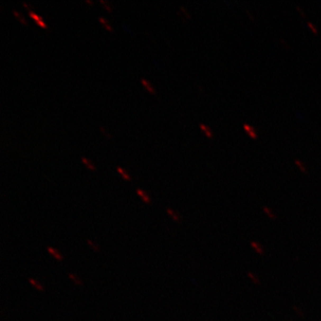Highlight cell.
I'll use <instances>...</instances> for the list:
<instances>
[{
	"label": "cell",
	"mask_w": 321,
	"mask_h": 321,
	"mask_svg": "<svg viewBox=\"0 0 321 321\" xmlns=\"http://www.w3.org/2000/svg\"><path fill=\"white\" fill-rule=\"evenodd\" d=\"M199 127H200V129H202V131H203V132H204L205 136H207V137H209V138H212V136H213V133L212 132V130H210V127L206 126L205 124H203V123H200V124H199Z\"/></svg>",
	"instance_id": "3957f363"
},
{
	"label": "cell",
	"mask_w": 321,
	"mask_h": 321,
	"mask_svg": "<svg viewBox=\"0 0 321 321\" xmlns=\"http://www.w3.org/2000/svg\"><path fill=\"white\" fill-rule=\"evenodd\" d=\"M307 24H308L309 27L310 28V30H312L313 32H314V33H318V28H317V26L314 24V23H312L311 21H307Z\"/></svg>",
	"instance_id": "5bb4252c"
},
{
	"label": "cell",
	"mask_w": 321,
	"mask_h": 321,
	"mask_svg": "<svg viewBox=\"0 0 321 321\" xmlns=\"http://www.w3.org/2000/svg\"><path fill=\"white\" fill-rule=\"evenodd\" d=\"M167 212H168V213H169V215H171V216L173 217V219H177V218L175 217V213H174L173 210H171V209H169V208H168V209H167Z\"/></svg>",
	"instance_id": "e0dca14e"
},
{
	"label": "cell",
	"mask_w": 321,
	"mask_h": 321,
	"mask_svg": "<svg viewBox=\"0 0 321 321\" xmlns=\"http://www.w3.org/2000/svg\"><path fill=\"white\" fill-rule=\"evenodd\" d=\"M98 20H99L100 22H101L102 24L104 26V28L106 29V30H110V31H112V27L109 25V23L107 22L106 20H104V18L101 17V16H99V17H98Z\"/></svg>",
	"instance_id": "30bf717a"
},
{
	"label": "cell",
	"mask_w": 321,
	"mask_h": 321,
	"mask_svg": "<svg viewBox=\"0 0 321 321\" xmlns=\"http://www.w3.org/2000/svg\"><path fill=\"white\" fill-rule=\"evenodd\" d=\"M13 13L14 14V16H15V17H17V19L19 21H21V23H22V24H26V21H25V19L22 17V16L21 15L20 13H18L17 11L16 10H14V9H13Z\"/></svg>",
	"instance_id": "4fadbf2b"
},
{
	"label": "cell",
	"mask_w": 321,
	"mask_h": 321,
	"mask_svg": "<svg viewBox=\"0 0 321 321\" xmlns=\"http://www.w3.org/2000/svg\"><path fill=\"white\" fill-rule=\"evenodd\" d=\"M88 244H89V245L91 246V247L93 248V250H94L95 251H100V250H99V248L97 247V245H95V244H94V242L93 241H91V240H89V239H88Z\"/></svg>",
	"instance_id": "9a60e30c"
},
{
	"label": "cell",
	"mask_w": 321,
	"mask_h": 321,
	"mask_svg": "<svg viewBox=\"0 0 321 321\" xmlns=\"http://www.w3.org/2000/svg\"><path fill=\"white\" fill-rule=\"evenodd\" d=\"M47 251H48V253H51V254L54 256V257L56 258L57 260H63V255H62L57 250H56V249H54L52 247H47Z\"/></svg>",
	"instance_id": "277c9868"
},
{
	"label": "cell",
	"mask_w": 321,
	"mask_h": 321,
	"mask_svg": "<svg viewBox=\"0 0 321 321\" xmlns=\"http://www.w3.org/2000/svg\"><path fill=\"white\" fill-rule=\"evenodd\" d=\"M141 82H142V84L144 85V87L145 88V89L149 91L150 93H153V94H154V88H152V86H151L150 84L148 83L146 80H145V79H144V78L141 79Z\"/></svg>",
	"instance_id": "52a82bcc"
},
{
	"label": "cell",
	"mask_w": 321,
	"mask_h": 321,
	"mask_svg": "<svg viewBox=\"0 0 321 321\" xmlns=\"http://www.w3.org/2000/svg\"><path fill=\"white\" fill-rule=\"evenodd\" d=\"M29 281H30V284H31L37 290H39V291H44V287H43V286L40 284L39 281H38V280H35L33 278H30V279H29Z\"/></svg>",
	"instance_id": "8992f818"
},
{
	"label": "cell",
	"mask_w": 321,
	"mask_h": 321,
	"mask_svg": "<svg viewBox=\"0 0 321 321\" xmlns=\"http://www.w3.org/2000/svg\"><path fill=\"white\" fill-rule=\"evenodd\" d=\"M69 277H70V278L72 280V281L75 283L76 285H78V286H81V285H82V282L80 281V279L78 278V277H76L74 274H72V273H69Z\"/></svg>",
	"instance_id": "9c48e42d"
},
{
	"label": "cell",
	"mask_w": 321,
	"mask_h": 321,
	"mask_svg": "<svg viewBox=\"0 0 321 321\" xmlns=\"http://www.w3.org/2000/svg\"><path fill=\"white\" fill-rule=\"evenodd\" d=\"M28 13H29V15H30L32 19H34V21H36V23H37L38 25L41 26L42 28H47V26H45V22L43 21L42 19L40 18L39 16L38 15V14H36L34 12H32L31 10H28Z\"/></svg>",
	"instance_id": "7a4b0ae2"
},
{
	"label": "cell",
	"mask_w": 321,
	"mask_h": 321,
	"mask_svg": "<svg viewBox=\"0 0 321 321\" xmlns=\"http://www.w3.org/2000/svg\"><path fill=\"white\" fill-rule=\"evenodd\" d=\"M243 129H244V131H245V132L248 134V136H250L251 138H253V139H256V138L258 137V133H257V131H256L255 129L253 128V127L251 126V125H250V124H248V123H244V124H243Z\"/></svg>",
	"instance_id": "6da1fadb"
},
{
	"label": "cell",
	"mask_w": 321,
	"mask_h": 321,
	"mask_svg": "<svg viewBox=\"0 0 321 321\" xmlns=\"http://www.w3.org/2000/svg\"><path fill=\"white\" fill-rule=\"evenodd\" d=\"M116 169H117V171H118L119 173L121 175V176H122V178H123L124 179H126V180H129V179H130V178H129V176L128 174L126 173L125 171H123V169H121V167H117Z\"/></svg>",
	"instance_id": "7c38bea8"
},
{
	"label": "cell",
	"mask_w": 321,
	"mask_h": 321,
	"mask_svg": "<svg viewBox=\"0 0 321 321\" xmlns=\"http://www.w3.org/2000/svg\"><path fill=\"white\" fill-rule=\"evenodd\" d=\"M99 1H100V3L104 4V6H105V8H106L107 10H108V11H111V9H110V6H109V4L107 3V2L104 1V0H99Z\"/></svg>",
	"instance_id": "2e32d148"
},
{
	"label": "cell",
	"mask_w": 321,
	"mask_h": 321,
	"mask_svg": "<svg viewBox=\"0 0 321 321\" xmlns=\"http://www.w3.org/2000/svg\"><path fill=\"white\" fill-rule=\"evenodd\" d=\"M294 163H295V164L297 165V167H299V168H300L301 171L306 172V168H305V166H304L303 162H301V160L300 159H295V160H294Z\"/></svg>",
	"instance_id": "8fae6325"
},
{
	"label": "cell",
	"mask_w": 321,
	"mask_h": 321,
	"mask_svg": "<svg viewBox=\"0 0 321 321\" xmlns=\"http://www.w3.org/2000/svg\"><path fill=\"white\" fill-rule=\"evenodd\" d=\"M81 160H82L83 163L85 164L86 166H87V168H88V169H90V171H94V169H95L94 165L91 163L90 162H88V160L86 159V157H81Z\"/></svg>",
	"instance_id": "ba28073f"
},
{
	"label": "cell",
	"mask_w": 321,
	"mask_h": 321,
	"mask_svg": "<svg viewBox=\"0 0 321 321\" xmlns=\"http://www.w3.org/2000/svg\"><path fill=\"white\" fill-rule=\"evenodd\" d=\"M297 10H298L299 12H301V14L302 16H305V14H304V12L302 11V9H301L299 6H297Z\"/></svg>",
	"instance_id": "ac0fdd59"
},
{
	"label": "cell",
	"mask_w": 321,
	"mask_h": 321,
	"mask_svg": "<svg viewBox=\"0 0 321 321\" xmlns=\"http://www.w3.org/2000/svg\"><path fill=\"white\" fill-rule=\"evenodd\" d=\"M136 194H137V195H139L141 198H142V200H143L145 203H151L149 197H148V196L146 195V194L144 192L143 190H141V189L137 188V189H136Z\"/></svg>",
	"instance_id": "5b68a950"
}]
</instances>
